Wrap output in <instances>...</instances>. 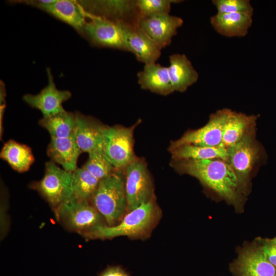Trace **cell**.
I'll return each instance as SVG.
<instances>
[{
  "instance_id": "obj_1",
  "label": "cell",
  "mask_w": 276,
  "mask_h": 276,
  "mask_svg": "<svg viewBox=\"0 0 276 276\" xmlns=\"http://www.w3.org/2000/svg\"><path fill=\"white\" fill-rule=\"evenodd\" d=\"M171 166L181 174L198 179L228 202L237 206L241 200L237 177L229 164L221 159L173 160Z\"/></svg>"
},
{
  "instance_id": "obj_2",
  "label": "cell",
  "mask_w": 276,
  "mask_h": 276,
  "mask_svg": "<svg viewBox=\"0 0 276 276\" xmlns=\"http://www.w3.org/2000/svg\"><path fill=\"white\" fill-rule=\"evenodd\" d=\"M158 213V208L153 197L148 202L128 212L118 224L113 226H98L84 237L90 239L139 237L152 227L157 219Z\"/></svg>"
},
{
  "instance_id": "obj_3",
  "label": "cell",
  "mask_w": 276,
  "mask_h": 276,
  "mask_svg": "<svg viewBox=\"0 0 276 276\" xmlns=\"http://www.w3.org/2000/svg\"><path fill=\"white\" fill-rule=\"evenodd\" d=\"M91 203L108 226L118 224L127 211L125 182L120 171L101 179Z\"/></svg>"
},
{
  "instance_id": "obj_4",
  "label": "cell",
  "mask_w": 276,
  "mask_h": 276,
  "mask_svg": "<svg viewBox=\"0 0 276 276\" xmlns=\"http://www.w3.org/2000/svg\"><path fill=\"white\" fill-rule=\"evenodd\" d=\"M54 211L57 220L66 228L83 236L98 226L106 225L103 217L89 201L72 198Z\"/></svg>"
},
{
  "instance_id": "obj_5",
  "label": "cell",
  "mask_w": 276,
  "mask_h": 276,
  "mask_svg": "<svg viewBox=\"0 0 276 276\" xmlns=\"http://www.w3.org/2000/svg\"><path fill=\"white\" fill-rule=\"evenodd\" d=\"M135 126L104 125L103 150L117 171L124 170L136 158L133 148Z\"/></svg>"
},
{
  "instance_id": "obj_6",
  "label": "cell",
  "mask_w": 276,
  "mask_h": 276,
  "mask_svg": "<svg viewBox=\"0 0 276 276\" xmlns=\"http://www.w3.org/2000/svg\"><path fill=\"white\" fill-rule=\"evenodd\" d=\"M228 160L235 172L241 192L248 188L251 172L262 154L261 147L255 137V129L238 143L227 148Z\"/></svg>"
},
{
  "instance_id": "obj_7",
  "label": "cell",
  "mask_w": 276,
  "mask_h": 276,
  "mask_svg": "<svg viewBox=\"0 0 276 276\" xmlns=\"http://www.w3.org/2000/svg\"><path fill=\"white\" fill-rule=\"evenodd\" d=\"M72 172L58 167L52 161L45 163L44 174L32 187L54 209L72 198Z\"/></svg>"
},
{
  "instance_id": "obj_8",
  "label": "cell",
  "mask_w": 276,
  "mask_h": 276,
  "mask_svg": "<svg viewBox=\"0 0 276 276\" xmlns=\"http://www.w3.org/2000/svg\"><path fill=\"white\" fill-rule=\"evenodd\" d=\"M86 16L138 26L141 19L136 0L78 1Z\"/></svg>"
},
{
  "instance_id": "obj_9",
  "label": "cell",
  "mask_w": 276,
  "mask_h": 276,
  "mask_svg": "<svg viewBox=\"0 0 276 276\" xmlns=\"http://www.w3.org/2000/svg\"><path fill=\"white\" fill-rule=\"evenodd\" d=\"M124 170L127 211L129 212L154 197L153 186L146 163L142 159L136 157Z\"/></svg>"
},
{
  "instance_id": "obj_10",
  "label": "cell",
  "mask_w": 276,
  "mask_h": 276,
  "mask_svg": "<svg viewBox=\"0 0 276 276\" xmlns=\"http://www.w3.org/2000/svg\"><path fill=\"white\" fill-rule=\"evenodd\" d=\"M232 110L224 108L212 114L202 127L190 130L179 139L171 142L169 150L183 145L203 147H217L221 144L222 132Z\"/></svg>"
},
{
  "instance_id": "obj_11",
  "label": "cell",
  "mask_w": 276,
  "mask_h": 276,
  "mask_svg": "<svg viewBox=\"0 0 276 276\" xmlns=\"http://www.w3.org/2000/svg\"><path fill=\"white\" fill-rule=\"evenodd\" d=\"M86 16L82 36L93 45L129 52L120 24L99 17Z\"/></svg>"
},
{
  "instance_id": "obj_12",
  "label": "cell",
  "mask_w": 276,
  "mask_h": 276,
  "mask_svg": "<svg viewBox=\"0 0 276 276\" xmlns=\"http://www.w3.org/2000/svg\"><path fill=\"white\" fill-rule=\"evenodd\" d=\"M231 270L235 276H275L276 273V268L265 257L258 239L240 250Z\"/></svg>"
},
{
  "instance_id": "obj_13",
  "label": "cell",
  "mask_w": 276,
  "mask_h": 276,
  "mask_svg": "<svg viewBox=\"0 0 276 276\" xmlns=\"http://www.w3.org/2000/svg\"><path fill=\"white\" fill-rule=\"evenodd\" d=\"M48 82L37 94H26L22 99L33 108L40 111L43 117H47L65 110L62 104L72 97V93L66 90L58 89L54 82L51 70L47 68Z\"/></svg>"
},
{
  "instance_id": "obj_14",
  "label": "cell",
  "mask_w": 276,
  "mask_h": 276,
  "mask_svg": "<svg viewBox=\"0 0 276 276\" xmlns=\"http://www.w3.org/2000/svg\"><path fill=\"white\" fill-rule=\"evenodd\" d=\"M179 17L169 14L140 19L138 27L160 49L170 45L183 24Z\"/></svg>"
},
{
  "instance_id": "obj_15",
  "label": "cell",
  "mask_w": 276,
  "mask_h": 276,
  "mask_svg": "<svg viewBox=\"0 0 276 276\" xmlns=\"http://www.w3.org/2000/svg\"><path fill=\"white\" fill-rule=\"evenodd\" d=\"M75 140L81 151L88 153L103 149L104 125L96 119L76 112Z\"/></svg>"
},
{
  "instance_id": "obj_16",
  "label": "cell",
  "mask_w": 276,
  "mask_h": 276,
  "mask_svg": "<svg viewBox=\"0 0 276 276\" xmlns=\"http://www.w3.org/2000/svg\"><path fill=\"white\" fill-rule=\"evenodd\" d=\"M129 52L145 65L156 63L161 55L160 49L138 26L120 24Z\"/></svg>"
},
{
  "instance_id": "obj_17",
  "label": "cell",
  "mask_w": 276,
  "mask_h": 276,
  "mask_svg": "<svg viewBox=\"0 0 276 276\" xmlns=\"http://www.w3.org/2000/svg\"><path fill=\"white\" fill-rule=\"evenodd\" d=\"M40 9L68 24L83 35L87 16L78 1L54 0Z\"/></svg>"
},
{
  "instance_id": "obj_18",
  "label": "cell",
  "mask_w": 276,
  "mask_h": 276,
  "mask_svg": "<svg viewBox=\"0 0 276 276\" xmlns=\"http://www.w3.org/2000/svg\"><path fill=\"white\" fill-rule=\"evenodd\" d=\"M47 153L51 161L71 172L78 168L77 161L81 153L74 135L64 138H51Z\"/></svg>"
},
{
  "instance_id": "obj_19",
  "label": "cell",
  "mask_w": 276,
  "mask_h": 276,
  "mask_svg": "<svg viewBox=\"0 0 276 276\" xmlns=\"http://www.w3.org/2000/svg\"><path fill=\"white\" fill-rule=\"evenodd\" d=\"M141 88L167 96L174 91L168 73V67L158 63L145 65L137 74Z\"/></svg>"
},
{
  "instance_id": "obj_20",
  "label": "cell",
  "mask_w": 276,
  "mask_h": 276,
  "mask_svg": "<svg viewBox=\"0 0 276 276\" xmlns=\"http://www.w3.org/2000/svg\"><path fill=\"white\" fill-rule=\"evenodd\" d=\"M169 63L168 73L174 91L183 93L198 80V73L185 54L170 55Z\"/></svg>"
},
{
  "instance_id": "obj_21",
  "label": "cell",
  "mask_w": 276,
  "mask_h": 276,
  "mask_svg": "<svg viewBox=\"0 0 276 276\" xmlns=\"http://www.w3.org/2000/svg\"><path fill=\"white\" fill-rule=\"evenodd\" d=\"M252 17L242 13H218L210 18V23L219 34L227 37H244L252 25Z\"/></svg>"
},
{
  "instance_id": "obj_22",
  "label": "cell",
  "mask_w": 276,
  "mask_h": 276,
  "mask_svg": "<svg viewBox=\"0 0 276 276\" xmlns=\"http://www.w3.org/2000/svg\"><path fill=\"white\" fill-rule=\"evenodd\" d=\"M256 119L255 116L232 111L223 129L221 145L227 149L238 143L255 129Z\"/></svg>"
},
{
  "instance_id": "obj_23",
  "label": "cell",
  "mask_w": 276,
  "mask_h": 276,
  "mask_svg": "<svg viewBox=\"0 0 276 276\" xmlns=\"http://www.w3.org/2000/svg\"><path fill=\"white\" fill-rule=\"evenodd\" d=\"M0 157L13 170L19 173L29 170L35 161L33 153L29 146L13 140L4 144Z\"/></svg>"
},
{
  "instance_id": "obj_24",
  "label": "cell",
  "mask_w": 276,
  "mask_h": 276,
  "mask_svg": "<svg viewBox=\"0 0 276 276\" xmlns=\"http://www.w3.org/2000/svg\"><path fill=\"white\" fill-rule=\"evenodd\" d=\"M173 160H203L219 158L228 160L227 149L221 144L217 147H203L183 145L169 150Z\"/></svg>"
},
{
  "instance_id": "obj_25",
  "label": "cell",
  "mask_w": 276,
  "mask_h": 276,
  "mask_svg": "<svg viewBox=\"0 0 276 276\" xmlns=\"http://www.w3.org/2000/svg\"><path fill=\"white\" fill-rule=\"evenodd\" d=\"M38 123L48 131L51 138L70 137L74 135L76 128V113L65 110L49 117H42Z\"/></svg>"
},
{
  "instance_id": "obj_26",
  "label": "cell",
  "mask_w": 276,
  "mask_h": 276,
  "mask_svg": "<svg viewBox=\"0 0 276 276\" xmlns=\"http://www.w3.org/2000/svg\"><path fill=\"white\" fill-rule=\"evenodd\" d=\"M99 181L83 167L77 168L72 172V198L90 201Z\"/></svg>"
},
{
  "instance_id": "obj_27",
  "label": "cell",
  "mask_w": 276,
  "mask_h": 276,
  "mask_svg": "<svg viewBox=\"0 0 276 276\" xmlns=\"http://www.w3.org/2000/svg\"><path fill=\"white\" fill-rule=\"evenodd\" d=\"M82 167L100 180L116 170L103 149L88 153V159Z\"/></svg>"
},
{
  "instance_id": "obj_28",
  "label": "cell",
  "mask_w": 276,
  "mask_h": 276,
  "mask_svg": "<svg viewBox=\"0 0 276 276\" xmlns=\"http://www.w3.org/2000/svg\"><path fill=\"white\" fill-rule=\"evenodd\" d=\"M179 0H136L141 18L169 14L171 5Z\"/></svg>"
},
{
  "instance_id": "obj_29",
  "label": "cell",
  "mask_w": 276,
  "mask_h": 276,
  "mask_svg": "<svg viewBox=\"0 0 276 276\" xmlns=\"http://www.w3.org/2000/svg\"><path fill=\"white\" fill-rule=\"evenodd\" d=\"M218 13H242L253 16L254 8L248 0H213Z\"/></svg>"
},
{
  "instance_id": "obj_30",
  "label": "cell",
  "mask_w": 276,
  "mask_h": 276,
  "mask_svg": "<svg viewBox=\"0 0 276 276\" xmlns=\"http://www.w3.org/2000/svg\"><path fill=\"white\" fill-rule=\"evenodd\" d=\"M263 252L267 260L276 268V242L272 238L258 239Z\"/></svg>"
},
{
  "instance_id": "obj_31",
  "label": "cell",
  "mask_w": 276,
  "mask_h": 276,
  "mask_svg": "<svg viewBox=\"0 0 276 276\" xmlns=\"http://www.w3.org/2000/svg\"><path fill=\"white\" fill-rule=\"evenodd\" d=\"M100 276H129L121 268L118 266L110 267L104 270Z\"/></svg>"
},
{
  "instance_id": "obj_32",
  "label": "cell",
  "mask_w": 276,
  "mask_h": 276,
  "mask_svg": "<svg viewBox=\"0 0 276 276\" xmlns=\"http://www.w3.org/2000/svg\"><path fill=\"white\" fill-rule=\"evenodd\" d=\"M272 239H273V240L274 242H276V237H274V238H272Z\"/></svg>"
},
{
  "instance_id": "obj_33",
  "label": "cell",
  "mask_w": 276,
  "mask_h": 276,
  "mask_svg": "<svg viewBox=\"0 0 276 276\" xmlns=\"http://www.w3.org/2000/svg\"><path fill=\"white\" fill-rule=\"evenodd\" d=\"M275 276H276V273H275Z\"/></svg>"
}]
</instances>
